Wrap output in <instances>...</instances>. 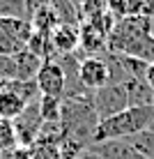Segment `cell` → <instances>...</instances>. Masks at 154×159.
<instances>
[{"mask_svg":"<svg viewBox=\"0 0 154 159\" xmlns=\"http://www.w3.org/2000/svg\"><path fill=\"white\" fill-rule=\"evenodd\" d=\"M99 116L87 99H62V111H60V127H62V139L74 141L90 150L95 145V134L99 127Z\"/></svg>","mask_w":154,"mask_h":159,"instance_id":"obj_1","label":"cell"},{"mask_svg":"<svg viewBox=\"0 0 154 159\" xmlns=\"http://www.w3.org/2000/svg\"><path fill=\"white\" fill-rule=\"evenodd\" d=\"M154 125V106H129L124 111L115 113L99 122L95 143L101 141H115V139H129Z\"/></svg>","mask_w":154,"mask_h":159,"instance_id":"obj_2","label":"cell"},{"mask_svg":"<svg viewBox=\"0 0 154 159\" xmlns=\"http://www.w3.org/2000/svg\"><path fill=\"white\" fill-rule=\"evenodd\" d=\"M32 32L35 30L28 19H0V56H16L25 51Z\"/></svg>","mask_w":154,"mask_h":159,"instance_id":"obj_3","label":"cell"},{"mask_svg":"<svg viewBox=\"0 0 154 159\" xmlns=\"http://www.w3.org/2000/svg\"><path fill=\"white\" fill-rule=\"evenodd\" d=\"M92 106H95L99 120H106L115 113L129 108V97H126L124 83H108L92 92Z\"/></svg>","mask_w":154,"mask_h":159,"instance_id":"obj_4","label":"cell"},{"mask_svg":"<svg viewBox=\"0 0 154 159\" xmlns=\"http://www.w3.org/2000/svg\"><path fill=\"white\" fill-rule=\"evenodd\" d=\"M14 125V134H16V145L21 148H35L37 139H39V131H42V125L44 120L39 116V99L28 104L23 108L16 120H12Z\"/></svg>","mask_w":154,"mask_h":159,"instance_id":"obj_5","label":"cell"},{"mask_svg":"<svg viewBox=\"0 0 154 159\" xmlns=\"http://www.w3.org/2000/svg\"><path fill=\"white\" fill-rule=\"evenodd\" d=\"M78 79H81V85H83L85 90H90V92L108 85L111 83V69H108L106 58L85 56L78 62Z\"/></svg>","mask_w":154,"mask_h":159,"instance_id":"obj_6","label":"cell"},{"mask_svg":"<svg viewBox=\"0 0 154 159\" xmlns=\"http://www.w3.org/2000/svg\"><path fill=\"white\" fill-rule=\"evenodd\" d=\"M35 83L39 95L44 97H60L64 95V72L58 60H44L39 72L35 76Z\"/></svg>","mask_w":154,"mask_h":159,"instance_id":"obj_7","label":"cell"},{"mask_svg":"<svg viewBox=\"0 0 154 159\" xmlns=\"http://www.w3.org/2000/svg\"><path fill=\"white\" fill-rule=\"evenodd\" d=\"M48 44H51L53 60H58L62 56H71L81 46V32L76 25H58L48 37Z\"/></svg>","mask_w":154,"mask_h":159,"instance_id":"obj_8","label":"cell"},{"mask_svg":"<svg viewBox=\"0 0 154 159\" xmlns=\"http://www.w3.org/2000/svg\"><path fill=\"white\" fill-rule=\"evenodd\" d=\"M122 56H129V58H136V60H143L145 65H152L154 62V35H143V37H136V39L126 42L122 51Z\"/></svg>","mask_w":154,"mask_h":159,"instance_id":"obj_9","label":"cell"},{"mask_svg":"<svg viewBox=\"0 0 154 159\" xmlns=\"http://www.w3.org/2000/svg\"><path fill=\"white\" fill-rule=\"evenodd\" d=\"M124 90L129 97V106H154V90L145 83V79H126Z\"/></svg>","mask_w":154,"mask_h":159,"instance_id":"obj_10","label":"cell"},{"mask_svg":"<svg viewBox=\"0 0 154 159\" xmlns=\"http://www.w3.org/2000/svg\"><path fill=\"white\" fill-rule=\"evenodd\" d=\"M12 60H14V69H16V81H35V76H37V72H39V67L44 62L42 58H37L28 48L12 56Z\"/></svg>","mask_w":154,"mask_h":159,"instance_id":"obj_11","label":"cell"},{"mask_svg":"<svg viewBox=\"0 0 154 159\" xmlns=\"http://www.w3.org/2000/svg\"><path fill=\"white\" fill-rule=\"evenodd\" d=\"M25 106H28V104L21 99L12 88H7L2 83V88H0V118L12 122V120H16L21 113H23Z\"/></svg>","mask_w":154,"mask_h":159,"instance_id":"obj_12","label":"cell"},{"mask_svg":"<svg viewBox=\"0 0 154 159\" xmlns=\"http://www.w3.org/2000/svg\"><path fill=\"white\" fill-rule=\"evenodd\" d=\"M78 32H81V48H83L85 53H106V39L108 37L106 35H101L95 25H90V23H81L78 25Z\"/></svg>","mask_w":154,"mask_h":159,"instance_id":"obj_13","label":"cell"},{"mask_svg":"<svg viewBox=\"0 0 154 159\" xmlns=\"http://www.w3.org/2000/svg\"><path fill=\"white\" fill-rule=\"evenodd\" d=\"M48 9L55 14L60 25H81V12L71 0H48Z\"/></svg>","mask_w":154,"mask_h":159,"instance_id":"obj_14","label":"cell"},{"mask_svg":"<svg viewBox=\"0 0 154 159\" xmlns=\"http://www.w3.org/2000/svg\"><path fill=\"white\" fill-rule=\"evenodd\" d=\"M124 141L134 148L140 157L154 159V129H152V127L143 129V131H138V134H134V136H129V139H124Z\"/></svg>","mask_w":154,"mask_h":159,"instance_id":"obj_15","label":"cell"},{"mask_svg":"<svg viewBox=\"0 0 154 159\" xmlns=\"http://www.w3.org/2000/svg\"><path fill=\"white\" fill-rule=\"evenodd\" d=\"M30 25H32L35 32H39V35H44V37H51V32L55 30L60 23H58L55 14H53L51 9L42 7V9H37V12L30 16Z\"/></svg>","mask_w":154,"mask_h":159,"instance_id":"obj_16","label":"cell"},{"mask_svg":"<svg viewBox=\"0 0 154 159\" xmlns=\"http://www.w3.org/2000/svg\"><path fill=\"white\" fill-rule=\"evenodd\" d=\"M60 111H62V99L60 97L39 95V116L44 122H60Z\"/></svg>","mask_w":154,"mask_h":159,"instance_id":"obj_17","label":"cell"},{"mask_svg":"<svg viewBox=\"0 0 154 159\" xmlns=\"http://www.w3.org/2000/svg\"><path fill=\"white\" fill-rule=\"evenodd\" d=\"M143 5L145 0H117L108 12L113 16H120V19H126V16H140L143 14Z\"/></svg>","mask_w":154,"mask_h":159,"instance_id":"obj_18","label":"cell"},{"mask_svg":"<svg viewBox=\"0 0 154 159\" xmlns=\"http://www.w3.org/2000/svg\"><path fill=\"white\" fill-rule=\"evenodd\" d=\"M0 19H28L25 0H0Z\"/></svg>","mask_w":154,"mask_h":159,"instance_id":"obj_19","label":"cell"},{"mask_svg":"<svg viewBox=\"0 0 154 159\" xmlns=\"http://www.w3.org/2000/svg\"><path fill=\"white\" fill-rule=\"evenodd\" d=\"M16 145V134H14V125L9 120H2L0 118V155L5 150Z\"/></svg>","mask_w":154,"mask_h":159,"instance_id":"obj_20","label":"cell"},{"mask_svg":"<svg viewBox=\"0 0 154 159\" xmlns=\"http://www.w3.org/2000/svg\"><path fill=\"white\" fill-rule=\"evenodd\" d=\"M30 159H60V150L51 143H37L30 150Z\"/></svg>","mask_w":154,"mask_h":159,"instance_id":"obj_21","label":"cell"},{"mask_svg":"<svg viewBox=\"0 0 154 159\" xmlns=\"http://www.w3.org/2000/svg\"><path fill=\"white\" fill-rule=\"evenodd\" d=\"M143 16L154 19V0H145V5H143Z\"/></svg>","mask_w":154,"mask_h":159,"instance_id":"obj_22","label":"cell"},{"mask_svg":"<svg viewBox=\"0 0 154 159\" xmlns=\"http://www.w3.org/2000/svg\"><path fill=\"white\" fill-rule=\"evenodd\" d=\"M145 83L154 90V62H152V65H147V72H145Z\"/></svg>","mask_w":154,"mask_h":159,"instance_id":"obj_23","label":"cell"},{"mask_svg":"<svg viewBox=\"0 0 154 159\" xmlns=\"http://www.w3.org/2000/svg\"><path fill=\"white\" fill-rule=\"evenodd\" d=\"M71 2H74V5H76V7H78V9H81V5H83V2H85V0H71Z\"/></svg>","mask_w":154,"mask_h":159,"instance_id":"obj_24","label":"cell"},{"mask_svg":"<svg viewBox=\"0 0 154 159\" xmlns=\"http://www.w3.org/2000/svg\"><path fill=\"white\" fill-rule=\"evenodd\" d=\"M0 88H2V81H0Z\"/></svg>","mask_w":154,"mask_h":159,"instance_id":"obj_25","label":"cell"}]
</instances>
